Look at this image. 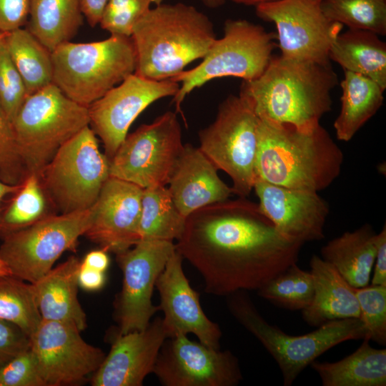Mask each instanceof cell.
I'll return each mask as SVG.
<instances>
[{"instance_id": "cell-9", "label": "cell", "mask_w": 386, "mask_h": 386, "mask_svg": "<svg viewBox=\"0 0 386 386\" xmlns=\"http://www.w3.org/2000/svg\"><path fill=\"white\" fill-rule=\"evenodd\" d=\"M260 119L239 94L219 105L214 121L199 132L202 152L232 179L233 194L246 197L256 182Z\"/></svg>"}, {"instance_id": "cell-50", "label": "cell", "mask_w": 386, "mask_h": 386, "mask_svg": "<svg viewBox=\"0 0 386 386\" xmlns=\"http://www.w3.org/2000/svg\"><path fill=\"white\" fill-rule=\"evenodd\" d=\"M11 274L5 263L0 259V275Z\"/></svg>"}, {"instance_id": "cell-23", "label": "cell", "mask_w": 386, "mask_h": 386, "mask_svg": "<svg viewBox=\"0 0 386 386\" xmlns=\"http://www.w3.org/2000/svg\"><path fill=\"white\" fill-rule=\"evenodd\" d=\"M310 267L314 294L310 305L302 310L304 321L317 327L333 320L360 318L355 288L334 267L317 254L312 256Z\"/></svg>"}, {"instance_id": "cell-44", "label": "cell", "mask_w": 386, "mask_h": 386, "mask_svg": "<svg viewBox=\"0 0 386 386\" xmlns=\"http://www.w3.org/2000/svg\"><path fill=\"white\" fill-rule=\"evenodd\" d=\"M104 273L85 267L80 263L78 273L79 286L86 291L94 292L99 290L103 287L106 281Z\"/></svg>"}, {"instance_id": "cell-30", "label": "cell", "mask_w": 386, "mask_h": 386, "mask_svg": "<svg viewBox=\"0 0 386 386\" xmlns=\"http://www.w3.org/2000/svg\"><path fill=\"white\" fill-rule=\"evenodd\" d=\"M8 52L20 73L28 95L53 83L51 51L27 29L4 34Z\"/></svg>"}, {"instance_id": "cell-12", "label": "cell", "mask_w": 386, "mask_h": 386, "mask_svg": "<svg viewBox=\"0 0 386 386\" xmlns=\"http://www.w3.org/2000/svg\"><path fill=\"white\" fill-rule=\"evenodd\" d=\"M184 146L177 113L167 112L127 135L109 160V177L142 189L166 187Z\"/></svg>"}, {"instance_id": "cell-47", "label": "cell", "mask_w": 386, "mask_h": 386, "mask_svg": "<svg viewBox=\"0 0 386 386\" xmlns=\"http://www.w3.org/2000/svg\"><path fill=\"white\" fill-rule=\"evenodd\" d=\"M21 184L11 185L2 182L0 179V211L3 206L4 199L9 195L13 194L16 192Z\"/></svg>"}, {"instance_id": "cell-19", "label": "cell", "mask_w": 386, "mask_h": 386, "mask_svg": "<svg viewBox=\"0 0 386 386\" xmlns=\"http://www.w3.org/2000/svg\"><path fill=\"white\" fill-rule=\"evenodd\" d=\"M142 190L132 183L109 177L93 205V218L84 235L116 254L134 246L140 240Z\"/></svg>"}, {"instance_id": "cell-40", "label": "cell", "mask_w": 386, "mask_h": 386, "mask_svg": "<svg viewBox=\"0 0 386 386\" xmlns=\"http://www.w3.org/2000/svg\"><path fill=\"white\" fill-rule=\"evenodd\" d=\"M0 386H44L30 347L0 367Z\"/></svg>"}, {"instance_id": "cell-15", "label": "cell", "mask_w": 386, "mask_h": 386, "mask_svg": "<svg viewBox=\"0 0 386 386\" xmlns=\"http://www.w3.org/2000/svg\"><path fill=\"white\" fill-rule=\"evenodd\" d=\"M80 332L71 322L41 320L30 348L44 386L77 385L98 370L106 355Z\"/></svg>"}, {"instance_id": "cell-26", "label": "cell", "mask_w": 386, "mask_h": 386, "mask_svg": "<svg viewBox=\"0 0 386 386\" xmlns=\"http://www.w3.org/2000/svg\"><path fill=\"white\" fill-rule=\"evenodd\" d=\"M328 56L345 71L365 76L386 89V44L376 33L351 29L340 32Z\"/></svg>"}, {"instance_id": "cell-39", "label": "cell", "mask_w": 386, "mask_h": 386, "mask_svg": "<svg viewBox=\"0 0 386 386\" xmlns=\"http://www.w3.org/2000/svg\"><path fill=\"white\" fill-rule=\"evenodd\" d=\"M27 176L16 145L12 122L0 102V179L19 185Z\"/></svg>"}, {"instance_id": "cell-5", "label": "cell", "mask_w": 386, "mask_h": 386, "mask_svg": "<svg viewBox=\"0 0 386 386\" xmlns=\"http://www.w3.org/2000/svg\"><path fill=\"white\" fill-rule=\"evenodd\" d=\"M53 84L74 102L89 107L134 73L131 36L111 35L88 43L67 41L51 51Z\"/></svg>"}, {"instance_id": "cell-6", "label": "cell", "mask_w": 386, "mask_h": 386, "mask_svg": "<svg viewBox=\"0 0 386 386\" xmlns=\"http://www.w3.org/2000/svg\"><path fill=\"white\" fill-rule=\"evenodd\" d=\"M227 297L232 315L262 343L277 363L284 386L292 385L307 366L332 347L366 336L360 318L333 320L311 332L290 335L264 319L246 291H238Z\"/></svg>"}, {"instance_id": "cell-17", "label": "cell", "mask_w": 386, "mask_h": 386, "mask_svg": "<svg viewBox=\"0 0 386 386\" xmlns=\"http://www.w3.org/2000/svg\"><path fill=\"white\" fill-rule=\"evenodd\" d=\"M179 89V84L171 79L157 81L133 73L88 107L89 127L109 160L137 117L154 102L174 96Z\"/></svg>"}, {"instance_id": "cell-46", "label": "cell", "mask_w": 386, "mask_h": 386, "mask_svg": "<svg viewBox=\"0 0 386 386\" xmlns=\"http://www.w3.org/2000/svg\"><path fill=\"white\" fill-rule=\"evenodd\" d=\"M81 264L85 267L105 272L109 265L108 252L99 249L88 252Z\"/></svg>"}, {"instance_id": "cell-28", "label": "cell", "mask_w": 386, "mask_h": 386, "mask_svg": "<svg viewBox=\"0 0 386 386\" xmlns=\"http://www.w3.org/2000/svg\"><path fill=\"white\" fill-rule=\"evenodd\" d=\"M340 86L341 109L334 129L339 140L349 142L379 110L385 89L373 80L348 71H345Z\"/></svg>"}, {"instance_id": "cell-34", "label": "cell", "mask_w": 386, "mask_h": 386, "mask_svg": "<svg viewBox=\"0 0 386 386\" xmlns=\"http://www.w3.org/2000/svg\"><path fill=\"white\" fill-rule=\"evenodd\" d=\"M259 296L278 307L303 310L314 294L312 276L297 263L279 272L257 290Z\"/></svg>"}, {"instance_id": "cell-16", "label": "cell", "mask_w": 386, "mask_h": 386, "mask_svg": "<svg viewBox=\"0 0 386 386\" xmlns=\"http://www.w3.org/2000/svg\"><path fill=\"white\" fill-rule=\"evenodd\" d=\"M152 373L164 386H235L243 378L231 351L211 348L186 335L165 340Z\"/></svg>"}, {"instance_id": "cell-37", "label": "cell", "mask_w": 386, "mask_h": 386, "mask_svg": "<svg viewBox=\"0 0 386 386\" xmlns=\"http://www.w3.org/2000/svg\"><path fill=\"white\" fill-rule=\"evenodd\" d=\"M164 0H109L99 25L111 35L131 36L134 25L148 11L150 5Z\"/></svg>"}, {"instance_id": "cell-21", "label": "cell", "mask_w": 386, "mask_h": 386, "mask_svg": "<svg viewBox=\"0 0 386 386\" xmlns=\"http://www.w3.org/2000/svg\"><path fill=\"white\" fill-rule=\"evenodd\" d=\"M162 317L146 329L117 335L111 350L91 376L93 386H141L153 372L162 345L167 339Z\"/></svg>"}, {"instance_id": "cell-7", "label": "cell", "mask_w": 386, "mask_h": 386, "mask_svg": "<svg viewBox=\"0 0 386 386\" xmlns=\"http://www.w3.org/2000/svg\"><path fill=\"white\" fill-rule=\"evenodd\" d=\"M12 126L27 175H39L65 142L89 126V108L52 83L27 96Z\"/></svg>"}, {"instance_id": "cell-4", "label": "cell", "mask_w": 386, "mask_h": 386, "mask_svg": "<svg viewBox=\"0 0 386 386\" xmlns=\"http://www.w3.org/2000/svg\"><path fill=\"white\" fill-rule=\"evenodd\" d=\"M134 73L161 81L173 78L191 62L202 59L217 39L209 18L183 3L161 4L134 25Z\"/></svg>"}, {"instance_id": "cell-24", "label": "cell", "mask_w": 386, "mask_h": 386, "mask_svg": "<svg viewBox=\"0 0 386 386\" xmlns=\"http://www.w3.org/2000/svg\"><path fill=\"white\" fill-rule=\"evenodd\" d=\"M80 263L71 256L32 284L42 320L71 322L81 332L86 317L78 299Z\"/></svg>"}, {"instance_id": "cell-8", "label": "cell", "mask_w": 386, "mask_h": 386, "mask_svg": "<svg viewBox=\"0 0 386 386\" xmlns=\"http://www.w3.org/2000/svg\"><path fill=\"white\" fill-rule=\"evenodd\" d=\"M276 34L246 19H227L224 36L216 39L197 66L169 79L179 84L173 96L177 112L193 90L208 81L222 77L249 81L259 76L272 59L277 46Z\"/></svg>"}, {"instance_id": "cell-1", "label": "cell", "mask_w": 386, "mask_h": 386, "mask_svg": "<svg viewBox=\"0 0 386 386\" xmlns=\"http://www.w3.org/2000/svg\"><path fill=\"white\" fill-rule=\"evenodd\" d=\"M176 251L201 274L205 292L257 290L297 263L303 243L280 233L245 197L199 209L186 218Z\"/></svg>"}, {"instance_id": "cell-41", "label": "cell", "mask_w": 386, "mask_h": 386, "mask_svg": "<svg viewBox=\"0 0 386 386\" xmlns=\"http://www.w3.org/2000/svg\"><path fill=\"white\" fill-rule=\"evenodd\" d=\"M29 347V337L19 327L0 319V367Z\"/></svg>"}, {"instance_id": "cell-38", "label": "cell", "mask_w": 386, "mask_h": 386, "mask_svg": "<svg viewBox=\"0 0 386 386\" xmlns=\"http://www.w3.org/2000/svg\"><path fill=\"white\" fill-rule=\"evenodd\" d=\"M0 39V102L9 119L14 118L28 96L24 81Z\"/></svg>"}, {"instance_id": "cell-45", "label": "cell", "mask_w": 386, "mask_h": 386, "mask_svg": "<svg viewBox=\"0 0 386 386\" xmlns=\"http://www.w3.org/2000/svg\"><path fill=\"white\" fill-rule=\"evenodd\" d=\"M109 0H81L83 16L90 26L99 24L104 11Z\"/></svg>"}, {"instance_id": "cell-42", "label": "cell", "mask_w": 386, "mask_h": 386, "mask_svg": "<svg viewBox=\"0 0 386 386\" xmlns=\"http://www.w3.org/2000/svg\"><path fill=\"white\" fill-rule=\"evenodd\" d=\"M31 0H0V32L22 28L28 21Z\"/></svg>"}, {"instance_id": "cell-29", "label": "cell", "mask_w": 386, "mask_h": 386, "mask_svg": "<svg viewBox=\"0 0 386 386\" xmlns=\"http://www.w3.org/2000/svg\"><path fill=\"white\" fill-rule=\"evenodd\" d=\"M83 16L81 0H31L26 29L52 51L76 34Z\"/></svg>"}, {"instance_id": "cell-35", "label": "cell", "mask_w": 386, "mask_h": 386, "mask_svg": "<svg viewBox=\"0 0 386 386\" xmlns=\"http://www.w3.org/2000/svg\"><path fill=\"white\" fill-rule=\"evenodd\" d=\"M321 7L330 20L349 29L386 34V0H321Z\"/></svg>"}, {"instance_id": "cell-2", "label": "cell", "mask_w": 386, "mask_h": 386, "mask_svg": "<svg viewBox=\"0 0 386 386\" xmlns=\"http://www.w3.org/2000/svg\"><path fill=\"white\" fill-rule=\"evenodd\" d=\"M338 78L330 62L272 56L257 78L242 81L239 95L261 120L311 130L331 110Z\"/></svg>"}, {"instance_id": "cell-49", "label": "cell", "mask_w": 386, "mask_h": 386, "mask_svg": "<svg viewBox=\"0 0 386 386\" xmlns=\"http://www.w3.org/2000/svg\"><path fill=\"white\" fill-rule=\"evenodd\" d=\"M209 9H217L222 6L226 0H201Z\"/></svg>"}, {"instance_id": "cell-31", "label": "cell", "mask_w": 386, "mask_h": 386, "mask_svg": "<svg viewBox=\"0 0 386 386\" xmlns=\"http://www.w3.org/2000/svg\"><path fill=\"white\" fill-rule=\"evenodd\" d=\"M57 214L39 175L29 174L0 211V239Z\"/></svg>"}, {"instance_id": "cell-20", "label": "cell", "mask_w": 386, "mask_h": 386, "mask_svg": "<svg viewBox=\"0 0 386 386\" xmlns=\"http://www.w3.org/2000/svg\"><path fill=\"white\" fill-rule=\"evenodd\" d=\"M259 207L283 235L305 244L322 240L329 204L317 192L281 187L257 179Z\"/></svg>"}, {"instance_id": "cell-48", "label": "cell", "mask_w": 386, "mask_h": 386, "mask_svg": "<svg viewBox=\"0 0 386 386\" xmlns=\"http://www.w3.org/2000/svg\"><path fill=\"white\" fill-rule=\"evenodd\" d=\"M232 2L247 6H259L264 4L275 2L279 0H230Z\"/></svg>"}, {"instance_id": "cell-14", "label": "cell", "mask_w": 386, "mask_h": 386, "mask_svg": "<svg viewBox=\"0 0 386 386\" xmlns=\"http://www.w3.org/2000/svg\"><path fill=\"white\" fill-rule=\"evenodd\" d=\"M255 7L259 18L275 24L280 56L299 61H330V45L343 26L325 16L321 0H279Z\"/></svg>"}, {"instance_id": "cell-33", "label": "cell", "mask_w": 386, "mask_h": 386, "mask_svg": "<svg viewBox=\"0 0 386 386\" xmlns=\"http://www.w3.org/2000/svg\"><path fill=\"white\" fill-rule=\"evenodd\" d=\"M0 319L16 325L30 339L42 320L32 283L0 275Z\"/></svg>"}, {"instance_id": "cell-3", "label": "cell", "mask_w": 386, "mask_h": 386, "mask_svg": "<svg viewBox=\"0 0 386 386\" xmlns=\"http://www.w3.org/2000/svg\"><path fill=\"white\" fill-rule=\"evenodd\" d=\"M343 161L342 151L321 124L305 131L259 121L256 180L319 192L339 177Z\"/></svg>"}, {"instance_id": "cell-27", "label": "cell", "mask_w": 386, "mask_h": 386, "mask_svg": "<svg viewBox=\"0 0 386 386\" xmlns=\"http://www.w3.org/2000/svg\"><path fill=\"white\" fill-rule=\"evenodd\" d=\"M352 354L337 362L313 361L310 366L323 386H385L386 349H377L363 339Z\"/></svg>"}, {"instance_id": "cell-36", "label": "cell", "mask_w": 386, "mask_h": 386, "mask_svg": "<svg viewBox=\"0 0 386 386\" xmlns=\"http://www.w3.org/2000/svg\"><path fill=\"white\" fill-rule=\"evenodd\" d=\"M359 303L360 319L366 330L364 339L386 345V285L355 288Z\"/></svg>"}, {"instance_id": "cell-43", "label": "cell", "mask_w": 386, "mask_h": 386, "mask_svg": "<svg viewBox=\"0 0 386 386\" xmlns=\"http://www.w3.org/2000/svg\"><path fill=\"white\" fill-rule=\"evenodd\" d=\"M371 275V284L386 285V226L377 233L376 253Z\"/></svg>"}, {"instance_id": "cell-13", "label": "cell", "mask_w": 386, "mask_h": 386, "mask_svg": "<svg viewBox=\"0 0 386 386\" xmlns=\"http://www.w3.org/2000/svg\"><path fill=\"white\" fill-rule=\"evenodd\" d=\"M173 242L141 239L133 248L117 254L122 287L115 303L118 335L144 330L159 310L152 297L156 282L175 252Z\"/></svg>"}, {"instance_id": "cell-51", "label": "cell", "mask_w": 386, "mask_h": 386, "mask_svg": "<svg viewBox=\"0 0 386 386\" xmlns=\"http://www.w3.org/2000/svg\"><path fill=\"white\" fill-rule=\"evenodd\" d=\"M4 34L0 32V39L3 36Z\"/></svg>"}, {"instance_id": "cell-18", "label": "cell", "mask_w": 386, "mask_h": 386, "mask_svg": "<svg viewBox=\"0 0 386 386\" xmlns=\"http://www.w3.org/2000/svg\"><path fill=\"white\" fill-rule=\"evenodd\" d=\"M182 260L175 250L156 282L160 297L159 309L164 313L162 319L167 337L194 334L207 347L220 349L222 331L204 312L199 293L185 276Z\"/></svg>"}, {"instance_id": "cell-22", "label": "cell", "mask_w": 386, "mask_h": 386, "mask_svg": "<svg viewBox=\"0 0 386 386\" xmlns=\"http://www.w3.org/2000/svg\"><path fill=\"white\" fill-rule=\"evenodd\" d=\"M217 171L199 147L184 144L168 183L174 204L183 216L225 201L233 194Z\"/></svg>"}, {"instance_id": "cell-10", "label": "cell", "mask_w": 386, "mask_h": 386, "mask_svg": "<svg viewBox=\"0 0 386 386\" xmlns=\"http://www.w3.org/2000/svg\"><path fill=\"white\" fill-rule=\"evenodd\" d=\"M39 177L56 213L84 210L109 177V159L87 126L57 150Z\"/></svg>"}, {"instance_id": "cell-25", "label": "cell", "mask_w": 386, "mask_h": 386, "mask_svg": "<svg viewBox=\"0 0 386 386\" xmlns=\"http://www.w3.org/2000/svg\"><path fill=\"white\" fill-rule=\"evenodd\" d=\"M377 233L368 224L327 242L321 257L354 288L369 284L376 253Z\"/></svg>"}, {"instance_id": "cell-32", "label": "cell", "mask_w": 386, "mask_h": 386, "mask_svg": "<svg viewBox=\"0 0 386 386\" xmlns=\"http://www.w3.org/2000/svg\"><path fill=\"white\" fill-rule=\"evenodd\" d=\"M186 218L166 187L143 189L139 234L141 239L173 242L182 234Z\"/></svg>"}, {"instance_id": "cell-11", "label": "cell", "mask_w": 386, "mask_h": 386, "mask_svg": "<svg viewBox=\"0 0 386 386\" xmlns=\"http://www.w3.org/2000/svg\"><path fill=\"white\" fill-rule=\"evenodd\" d=\"M94 207L54 214L12 233L2 240L0 259L11 274L34 283L47 273L66 251H75L93 218Z\"/></svg>"}]
</instances>
